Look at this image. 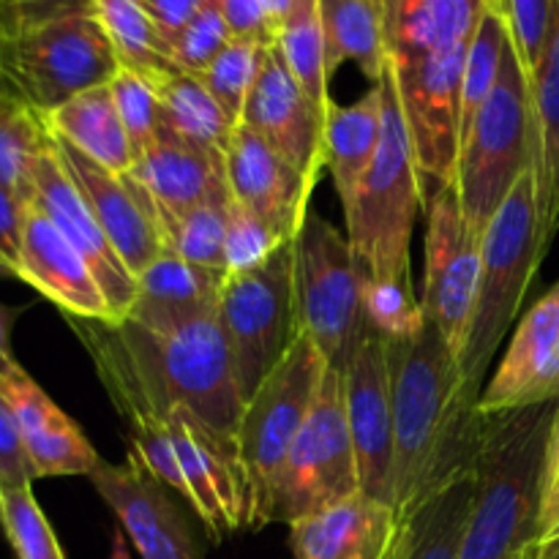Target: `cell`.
Listing matches in <instances>:
<instances>
[{"label":"cell","mask_w":559,"mask_h":559,"mask_svg":"<svg viewBox=\"0 0 559 559\" xmlns=\"http://www.w3.org/2000/svg\"><path fill=\"white\" fill-rule=\"evenodd\" d=\"M559 540V402L549 429L544 459V486H540V522H538V551L549 549Z\"/></svg>","instance_id":"cell-44"},{"label":"cell","mask_w":559,"mask_h":559,"mask_svg":"<svg viewBox=\"0 0 559 559\" xmlns=\"http://www.w3.org/2000/svg\"><path fill=\"white\" fill-rule=\"evenodd\" d=\"M33 480H36V469L27 456L20 426H16L9 404L0 396V489L31 486Z\"/></svg>","instance_id":"cell-45"},{"label":"cell","mask_w":559,"mask_h":559,"mask_svg":"<svg viewBox=\"0 0 559 559\" xmlns=\"http://www.w3.org/2000/svg\"><path fill=\"white\" fill-rule=\"evenodd\" d=\"M377 85L382 91V140L374 164L344 205L347 243L364 282V298L380 293L415 298L409 243L418 207H424L418 169L391 76L385 74Z\"/></svg>","instance_id":"cell-5"},{"label":"cell","mask_w":559,"mask_h":559,"mask_svg":"<svg viewBox=\"0 0 559 559\" xmlns=\"http://www.w3.org/2000/svg\"><path fill=\"white\" fill-rule=\"evenodd\" d=\"M227 278V273L207 271L164 251L136 276V298L126 320L151 331H173L216 314Z\"/></svg>","instance_id":"cell-26"},{"label":"cell","mask_w":559,"mask_h":559,"mask_svg":"<svg viewBox=\"0 0 559 559\" xmlns=\"http://www.w3.org/2000/svg\"><path fill=\"white\" fill-rule=\"evenodd\" d=\"M162 424L183 469L186 502L194 508L211 540L218 544L238 530H249V500L233 437L218 435L183 407L173 409Z\"/></svg>","instance_id":"cell-14"},{"label":"cell","mask_w":559,"mask_h":559,"mask_svg":"<svg viewBox=\"0 0 559 559\" xmlns=\"http://www.w3.org/2000/svg\"><path fill=\"white\" fill-rule=\"evenodd\" d=\"M533 87V173L538 183L540 238L549 249L559 229V0L549 44L530 80Z\"/></svg>","instance_id":"cell-27"},{"label":"cell","mask_w":559,"mask_h":559,"mask_svg":"<svg viewBox=\"0 0 559 559\" xmlns=\"http://www.w3.org/2000/svg\"><path fill=\"white\" fill-rule=\"evenodd\" d=\"M16 314L20 311L0 304V374H5L11 366H16L14 353H11V325H14Z\"/></svg>","instance_id":"cell-50"},{"label":"cell","mask_w":559,"mask_h":559,"mask_svg":"<svg viewBox=\"0 0 559 559\" xmlns=\"http://www.w3.org/2000/svg\"><path fill=\"white\" fill-rule=\"evenodd\" d=\"M44 123L58 140L69 142L82 156L102 164L109 173L126 175L134 167V147H131L123 120L115 107L109 82L91 87L66 102L63 107L52 109Z\"/></svg>","instance_id":"cell-29"},{"label":"cell","mask_w":559,"mask_h":559,"mask_svg":"<svg viewBox=\"0 0 559 559\" xmlns=\"http://www.w3.org/2000/svg\"><path fill=\"white\" fill-rule=\"evenodd\" d=\"M233 194L216 197L169 224L167 251L207 271L227 273V207ZM229 276V273H227Z\"/></svg>","instance_id":"cell-37"},{"label":"cell","mask_w":559,"mask_h":559,"mask_svg":"<svg viewBox=\"0 0 559 559\" xmlns=\"http://www.w3.org/2000/svg\"><path fill=\"white\" fill-rule=\"evenodd\" d=\"M325 118L300 91L276 44L262 55L240 123L267 142L273 153L317 183L325 169Z\"/></svg>","instance_id":"cell-16"},{"label":"cell","mask_w":559,"mask_h":559,"mask_svg":"<svg viewBox=\"0 0 559 559\" xmlns=\"http://www.w3.org/2000/svg\"><path fill=\"white\" fill-rule=\"evenodd\" d=\"M393 396V511L396 522L473 469L486 415L464 388L456 353L420 317L385 338Z\"/></svg>","instance_id":"cell-2"},{"label":"cell","mask_w":559,"mask_h":559,"mask_svg":"<svg viewBox=\"0 0 559 559\" xmlns=\"http://www.w3.org/2000/svg\"><path fill=\"white\" fill-rule=\"evenodd\" d=\"M538 559H559V540H557V544H551L549 549L538 551Z\"/></svg>","instance_id":"cell-53"},{"label":"cell","mask_w":559,"mask_h":559,"mask_svg":"<svg viewBox=\"0 0 559 559\" xmlns=\"http://www.w3.org/2000/svg\"><path fill=\"white\" fill-rule=\"evenodd\" d=\"M224 173L238 205L260 218L276 238L295 240L309 216V200L317 183L304 178L243 123H238L224 147Z\"/></svg>","instance_id":"cell-20"},{"label":"cell","mask_w":559,"mask_h":559,"mask_svg":"<svg viewBox=\"0 0 559 559\" xmlns=\"http://www.w3.org/2000/svg\"><path fill=\"white\" fill-rule=\"evenodd\" d=\"M508 47H511V27L500 11L489 9L480 20L478 33L467 52V66L462 76V98H459V145L473 129L475 118L489 102L497 80H500L502 63H506Z\"/></svg>","instance_id":"cell-35"},{"label":"cell","mask_w":559,"mask_h":559,"mask_svg":"<svg viewBox=\"0 0 559 559\" xmlns=\"http://www.w3.org/2000/svg\"><path fill=\"white\" fill-rule=\"evenodd\" d=\"M325 358L306 333L287 358L265 377L254 396L243 404L235 451L249 500V530L273 524V495L295 437L304 429L325 377Z\"/></svg>","instance_id":"cell-8"},{"label":"cell","mask_w":559,"mask_h":559,"mask_svg":"<svg viewBox=\"0 0 559 559\" xmlns=\"http://www.w3.org/2000/svg\"><path fill=\"white\" fill-rule=\"evenodd\" d=\"M0 396L20 426L36 478H91L93 469L102 464V456L85 431L41 391V385L20 364L0 374Z\"/></svg>","instance_id":"cell-24"},{"label":"cell","mask_w":559,"mask_h":559,"mask_svg":"<svg viewBox=\"0 0 559 559\" xmlns=\"http://www.w3.org/2000/svg\"><path fill=\"white\" fill-rule=\"evenodd\" d=\"M233 38H249V41L273 44V27L262 0H218Z\"/></svg>","instance_id":"cell-48"},{"label":"cell","mask_w":559,"mask_h":559,"mask_svg":"<svg viewBox=\"0 0 559 559\" xmlns=\"http://www.w3.org/2000/svg\"><path fill=\"white\" fill-rule=\"evenodd\" d=\"M473 508V469L402 516L380 559H462Z\"/></svg>","instance_id":"cell-28"},{"label":"cell","mask_w":559,"mask_h":559,"mask_svg":"<svg viewBox=\"0 0 559 559\" xmlns=\"http://www.w3.org/2000/svg\"><path fill=\"white\" fill-rule=\"evenodd\" d=\"M342 377L360 491L393 508V396L385 336L371 331L358 344Z\"/></svg>","instance_id":"cell-18"},{"label":"cell","mask_w":559,"mask_h":559,"mask_svg":"<svg viewBox=\"0 0 559 559\" xmlns=\"http://www.w3.org/2000/svg\"><path fill=\"white\" fill-rule=\"evenodd\" d=\"M31 202L63 233V238L74 246L96 276L98 287L107 295L115 322L129 317L136 298V278L118 257L115 246L109 243L107 233L102 229L98 218L87 207L85 197L74 186L71 175L66 173L58 151L52 145V134L44 151L33 164Z\"/></svg>","instance_id":"cell-17"},{"label":"cell","mask_w":559,"mask_h":559,"mask_svg":"<svg viewBox=\"0 0 559 559\" xmlns=\"http://www.w3.org/2000/svg\"><path fill=\"white\" fill-rule=\"evenodd\" d=\"M533 167V87L508 47L500 80L459 145L453 189L469 227L484 235L513 186Z\"/></svg>","instance_id":"cell-9"},{"label":"cell","mask_w":559,"mask_h":559,"mask_svg":"<svg viewBox=\"0 0 559 559\" xmlns=\"http://www.w3.org/2000/svg\"><path fill=\"white\" fill-rule=\"evenodd\" d=\"M109 559H131L129 538H126L123 530H115L112 533V555H109Z\"/></svg>","instance_id":"cell-52"},{"label":"cell","mask_w":559,"mask_h":559,"mask_svg":"<svg viewBox=\"0 0 559 559\" xmlns=\"http://www.w3.org/2000/svg\"><path fill=\"white\" fill-rule=\"evenodd\" d=\"M27 205L31 202H25L20 194L0 186V267L9 276H14L16 262H20L22 227H25Z\"/></svg>","instance_id":"cell-47"},{"label":"cell","mask_w":559,"mask_h":559,"mask_svg":"<svg viewBox=\"0 0 559 559\" xmlns=\"http://www.w3.org/2000/svg\"><path fill=\"white\" fill-rule=\"evenodd\" d=\"M533 559H538V551H535V557Z\"/></svg>","instance_id":"cell-57"},{"label":"cell","mask_w":559,"mask_h":559,"mask_svg":"<svg viewBox=\"0 0 559 559\" xmlns=\"http://www.w3.org/2000/svg\"><path fill=\"white\" fill-rule=\"evenodd\" d=\"M265 3V11H267V20H271V27H273V38H276V31L278 25L284 22V16L293 11V5L298 3V0H262Z\"/></svg>","instance_id":"cell-51"},{"label":"cell","mask_w":559,"mask_h":559,"mask_svg":"<svg viewBox=\"0 0 559 559\" xmlns=\"http://www.w3.org/2000/svg\"><path fill=\"white\" fill-rule=\"evenodd\" d=\"M93 11V0H0V33Z\"/></svg>","instance_id":"cell-46"},{"label":"cell","mask_w":559,"mask_h":559,"mask_svg":"<svg viewBox=\"0 0 559 559\" xmlns=\"http://www.w3.org/2000/svg\"><path fill=\"white\" fill-rule=\"evenodd\" d=\"M14 276L41 293L69 320L115 322L107 295L87 262L33 202L25 213Z\"/></svg>","instance_id":"cell-23"},{"label":"cell","mask_w":559,"mask_h":559,"mask_svg":"<svg viewBox=\"0 0 559 559\" xmlns=\"http://www.w3.org/2000/svg\"><path fill=\"white\" fill-rule=\"evenodd\" d=\"M229 41H233V31H229L222 5L205 0L202 9L191 16L189 25L175 36L173 47H169L173 66L186 74H200Z\"/></svg>","instance_id":"cell-41"},{"label":"cell","mask_w":559,"mask_h":559,"mask_svg":"<svg viewBox=\"0 0 559 559\" xmlns=\"http://www.w3.org/2000/svg\"><path fill=\"white\" fill-rule=\"evenodd\" d=\"M358 491V456L344 407V377L328 366L309 418L295 437L276 480L273 522L295 524Z\"/></svg>","instance_id":"cell-12"},{"label":"cell","mask_w":559,"mask_h":559,"mask_svg":"<svg viewBox=\"0 0 559 559\" xmlns=\"http://www.w3.org/2000/svg\"><path fill=\"white\" fill-rule=\"evenodd\" d=\"M557 402L486 415L473 459L462 559H524L538 546L540 486Z\"/></svg>","instance_id":"cell-4"},{"label":"cell","mask_w":559,"mask_h":559,"mask_svg":"<svg viewBox=\"0 0 559 559\" xmlns=\"http://www.w3.org/2000/svg\"><path fill=\"white\" fill-rule=\"evenodd\" d=\"M52 145L58 151L60 162H63L66 173L71 175L80 194L85 197L87 207H91L93 216L98 218L102 229L107 233L109 243L115 246L123 265L136 278L167 251L162 224H158L156 211H153L145 191L129 175L109 173L102 164L82 156L76 147L58 140L55 134Z\"/></svg>","instance_id":"cell-19"},{"label":"cell","mask_w":559,"mask_h":559,"mask_svg":"<svg viewBox=\"0 0 559 559\" xmlns=\"http://www.w3.org/2000/svg\"><path fill=\"white\" fill-rule=\"evenodd\" d=\"M276 49L282 52L289 74L317 109H331V74L325 60V33H322L320 0H298L278 25Z\"/></svg>","instance_id":"cell-33"},{"label":"cell","mask_w":559,"mask_h":559,"mask_svg":"<svg viewBox=\"0 0 559 559\" xmlns=\"http://www.w3.org/2000/svg\"><path fill=\"white\" fill-rule=\"evenodd\" d=\"M546 402H559V282L522 317L478 409L495 415Z\"/></svg>","instance_id":"cell-21"},{"label":"cell","mask_w":559,"mask_h":559,"mask_svg":"<svg viewBox=\"0 0 559 559\" xmlns=\"http://www.w3.org/2000/svg\"><path fill=\"white\" fill-rule=\"evenodd\" d=\"M120 60L96 11L0 33V91L47 118L91 87L107 85Z\"/></svg>","instance_id":"cell-7"},{"label":"cell","mask_w":559,"mask_h":559,"mask_svg":"<svg viewBox=\"0 0 559 559\" xmlns=\"http://www.w3.org/2000/svg\"><path fill=\"white\" fill-rule=\"evenodd\" d=\"M91 484L112 508L126 538L142 559H202L183 508L134 453H129L126 464H107L102 459L91 473Z\"/></svg>","instance_id":"cell-15"},{"label":"cell","mask_w":559,"mask_h":559,"mask_svg":"<svg viewBox=\"0 0 559 559\" xmlns=\"http://www.w3.org/2000/svg\"><path fill=\"white\" fill-rule=\"evenodd\" d=\"M426 218L429 227L420 309L440 328L459 360L478 298L484 235L469 227L453 183L426 207Z\"/></svg>","instance_id":"cell-13"},{"label":"cell","mask_w":559,"mask_h":559,"mask_svg":"<svg viewBox=\"0 0 559 559\" xmlns=\"http://www.w3.org/2000/svg\"><path fill=\"white\" fill-rule=\"evenodd\" d=\"M267 47H271V44L249 41V38H233V41L216 55V60H213L205 71L197 74L235 126L240 123L246 98H249L251 85H254L257 80V71H260L262 55H265Z\"/></svg>","instance_id":"cell-38"},{"label":"cell","mask_w":559,"mask_h":559,"mask_svg":"<svg viewBox=\"0 0 559 559\" xmlns=\"http://www.w3.org/2000/svg\"><path fill=\"white\" fill-rule=\"evenodd\" d=\"M0 273H3V267H0Z\"/></svg>","instance_id":"cell-59"},{"label":"cell","mask_w":559,"mask_h":559,"mask_svg":"<svg viewBox=\"0 0 559 559\" xmlns=\"http://www.w3.org/2000/svg\"><path fill=\"white\" fill-rule=\"evenodd\" d=\"M546 254L540 238L538 183L533 167L519 178L508 200L489 222L480 249V282L467 342L459 353L464 388L480 402L486 371L508 331L516 325L527 289Z\"/></svg>","instance_id":"cell-6"},{"label":"cell","mask_w":559,"mask_h":559,"mask_svg":"<svg viewBox=\"0 0 559 559\" xmlns=\"http://www.w3.org/2000/svg\"><path fill=\"white\" fill-rule=\"evenodd\" d=\"M393 530V508L358 491L289 524V549L295 559H380Z\"/></svg>","instance_id":"cell-25"},{"label":"cell","mask_w":559,"mask_h":559,"mask_svg":"<svg viewBox=\"0 0 559 559\" xmlns=\"http://www.w3.org/2000/svg\"><path fill=\"white\" fill-rule=\"evenodd\" d=\"M71 328L91 353L107 396L131 426L164 420L183 407L235 440L243 399L218 311L173 331H151L131 320H71Z\"/></svg>","instance_id":"cell-1"},{"label":"cell","mask_w":559,"mask_h":559,"mask_svg":"<svg viewBox=\"0 0 559 559\" xmlns=\"http://www.w3.org/2000/svg\"><path fill=\"white\" fill-rule=\"evenodd\" d=\"M535 551H538V546H535V549H533V551H530V555H527V557H524V559H533V557H535Z\"/></svg>","instance_id":"cell-55"},{"label":"cell","mask_w":559,"mask_h":559,"mask_svg":"<svg viewBox=\"0 0 559 559\" xmlns=\"http://www.w3.org/2000/svg\"><path fill=\"white\" fill-rule=\"evenodd\" d=\"M0 527L16 559H66L31 486L0 489Z\"/></svg>","instance_id":"cell-39"},{"label":"cell","mask_w":559,"mask_h":559,"mask_svg":"<svg viewBox=\"0 0 559 559\" xmlns=\"http://www.w3.org/2000/svg\"><path fill=\"white\" fill-rule=\"evenodd\" d=\"M495 0H385L388 69L418 169L420 205L453 183L469 44Z\"/></svg>","instance_id":"cell-3"},{"label":"cell","mask_w":559,"mask_h":559,"mask_svg":"<svg viewBox=\"0 0 559 559\" xmlns=\"http://www.w3.org/2000/svg\"><path fill=\"white\" fill-rule=\"evenodd\" d=\"M328 74L353 60L371 82L388 69L385 9L374 0H320Z\"/></svg>","instance_id":"cell-31"},{"label":"cell","mask_w":559,"mask_h":559,"mask_svg":"<svg viewBox=\"0 0 559 559\" xmlns=\"http://www.w3.org/2000/svg\"><path fill=\"white\" fill-rule=\"evenodd\" d=\"M153 82H156L158 98H162V123L178 131L186 140L224 153L238 126L218 107L200 76L173 69L167 74L153 76Z\"/></svg>","instance_id":"cell-32"},{"label":"cell","mask_w":559,"mask_h":559,"mask_svg":"<svg viewBox=\"0 0 559 559\" xmlns=\"http://www.w3.org/2000/svg\"><path fill=\"white\" fill-rule=\"evenodd\" d=\"M293 249L300 331L317 344L331 369L344 371L358 344L371 333L364 282L347 235L309 211Z\"/></svg>","instance_id":"cell-10"},{"label":"cell","mask_w":559,"mask_h":559,"mask_svg":"<svg viewBox=\"0 0 559 559\" xmlns=\"http://www.w3.org/2000/svg\"><path fill=\"white\" fill-rule=\"evenodd\" d=\"M109 91H112L115 107H118L126 134L134 147V158H140L162 129V98H158L156 82L140 71L120 69L109 80Z\"/></svg>","instance_id":"cell-40"},{"label":"cell","mask_w":559,"mask_h":559,"mask_svg":"<svg viewBox=\"0 0 559 559\" xmlns=\"http://www.w3.org/2000/svg\"><path fill=\"white\" fill-rule=\"evenodd\" d=\"M497 3V11H500L502 16H506V11H508V0H495Z\"/></svg>","instance_id":"cell-54"},{"label":"cell","mask_w":559,"mask_h":559,"mask_svg":"<svg viewBox=\"0 0 559 559\" xmlns=\"http://www.w3.org/2000/svg\"><path fill=\"white\" fill-rule=\"evenodd\" d=\"M289 240L276 238L257 216H251L243 205L229 200L227 207V273H246L271 260L273 251L282 249Z\"/></svg>","instance_id":"cell-42"},{"label":"cell","mask_w":559,"mask_h":559,"mask_svg":"<svg viewBox=\"0 0 559 559\" xmlns=\"http://www.w3.org/2000/svg\"><path fill=\"white\" fill-rule=\"evenodd\" d=\"M98 22L120 60V69L158 76L173 71L169 44L140 0H93Z\"/></svg>","instance_id":"cell-34"},{"label":"cell","mask_w":559,"mask_h":559,"mask_svg":"<svg viewBox=\"0 0 559 559\" xmlns=\"http://www.w3.org/2000/svg\"><path fill=\"white\" fill-rule=\"evenodd\" d=\"M156 211L162 233L194 207L229 194L224 153L191 142L162 123L153 145L129 169ZM167 240V238H164Z\"/></svg>","instance_id":"cell-22"},{"label":"cell","mask_w":559,"mask_h":559,"mask_svg":"<svg viewBox=\"0 0 559 559\" xmlns=\"http://www.w3.org/2000/svg\"><path fill=\"white\" fill-rule=\"evenodd\" d=\"M382 140V91L371 87L349 107L331 104L325 118V167L331 169L342 205L353 200L355 189L374 164Z\"/></svg>","instance_id":"cell-30"},{"label":"cell","mask_w":559,"mask_h":559,"mask_svg":"<svg viewBox=\"0 0 559 559\" xmlns=\"http://www.w3.org/2000/svg\"><path fill=\"white\" fill-rule=\"evenodd\" d=\"M49 142V129L38 112L0 91V186L31 202L33 164Z\"/></svg>","instance_id":"cell-36"},{"label":"cell","mask_w":559,"mask_h":559,"mask_svg":"<svg viewBox=\"0 0 559 559\" xmlns=\"http://www.w3.org/2000/svg\"><path fill=\"white\" fill-rule=\"evenodd\" d=\"M145 5L147 16L156 22L158 33L164 36V41L173 47L175 36L183 31L186 25L191 22V16L202 9L205 0H140Z\"/></svg>","instance_id":"cell-49"},{"label":"cell","mask_w":559,"mask_h":559,"mask_svg":"<svg viewBox=\"0 0 559 559\" xmlns=\"http://www.w3.org/2000/svg\"><path fill=\"white\" fill-rule=\"evenodd\" d=\"M213 3H218V0H213Z\"/></svg>","instance_id":"cell-58"},{"label":"cell","mask_w":559,"mask_h":559,"mask_svg":"<svg viewBox=\"0 0 559 559\" xmlns=\"http://www.w3.org/2000/svg\"><path fill=\"white\" fill-rule=\"evenodd\" d=\"M293 243L295 240H289L260 267L235 273L224 284L218 317L233 353L235 385L243 404L287 358L304 333L295 304Z\"/></svg>","instance_id":"cell-11"},{"label":"cell","mask_w":559,"mask_h":559,"mask_svg":"<svg viewBox=\"0 0 559 559\" xmlns=\"http://www.w3.org/2000/svg\"><path fill=\"white\" fill-rule=\"evenodd\" d=\"M506 20L511 27V41L519 60H522V69L533 80L540 60H544L546 44H549L555 0H508Z\"/></svg>","instance_id":"cell-43"},{"label":"cell","mask_w":559,"mask_h":559,"mask_svg":"<svg viewBox=\"0 0 559 559\" xmlns=\"http://www.w3.org/2000/svg\"><path fill=\"white\" fill-rule=\"evenodd\" d=\"M374 3H380V5H382V9H385V0H374Z\"/></svg>","instance_id":"cell-56"}]
</instances>
